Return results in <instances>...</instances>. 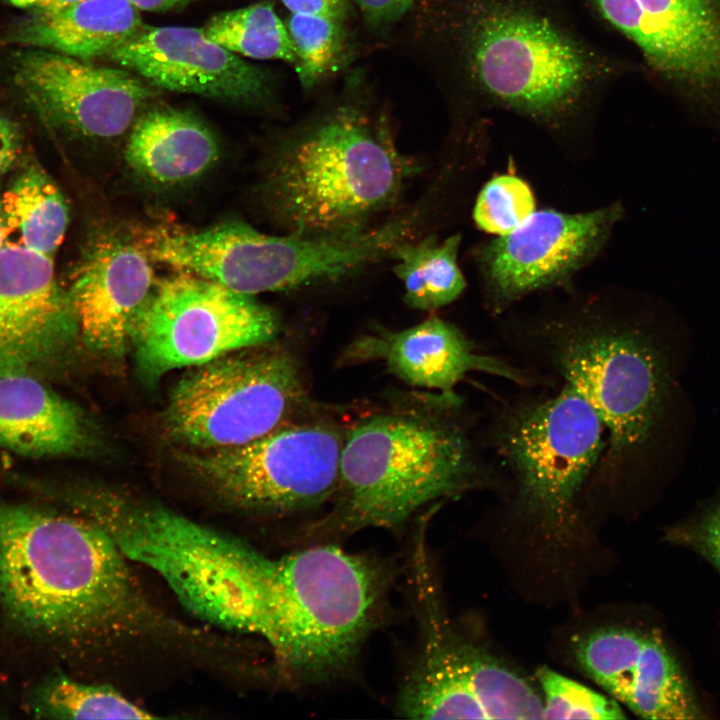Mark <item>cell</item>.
<instances>
[{
  "mask_svg": "<svg viewBox=\"0 0 720 720\" xmlns=\"http://www.w3.org/2000/svg\"><path fill=\"white\" fill-rule=\"evenodd\" d=\"M108 57L172 92L237 104H257L270 93L262 69L207 38L202 28L143 25Z\"/></svg>",
  "mask_w": 720,
  "mask_h": 720,
  "instance_id": "obj_18",
  "label": "cell"
},
{
  "mask_svg": "<svg viewBox=\"0 0 720 720\" xmlns=\"http://www.w3.org/2000/svg\"><path fill=\"white\" fill-rule=\"evenodd\" d=\"M90 444L88 423L71 402L37 376L0 377V447L30 457L82 452Z\"/></svg>",
  "mask_w": 720,
  "mask_h": 720,
  "instance_id": "obj_20",
  "label": "cell"
},
{
  "mask_svg": "<svg viewBox=\"0 0 720 720\" xmlns=\"http://www.w3.org/2000/svg\"><path fill=\"white\" fill-rule=\"evenodd\" d=\"M278 328L275 313L252 296L179 271L156 280L129 340L139 368L154 378L272 342Z\"/></svg>",
  "mask_w": 720,
  "mask_h": 720,
  "instance_id": "obj_10",
  "label": "cell"
},
{
  "mask_svg": "<svg viewBox=\"0 0 720 720\" xmlns=\"http://www.w3.org/2000/svg\"><path fill=\"white\" fill-rule=\"evenodd\" d=\"M38 716L53 719H153L150 711L106 685L78 682L59 674L34 694Z\"/></svg>",
  "mask_w": 720,
  "mask_h": 720,
  "instance_id": "obj_26",
  "label": "cell"
},
{
  "mask_svg": "<svg viewBox=\"0 0 720 720\" xmlns=\"http://www.w3.org/2000/svg\"><path fill=\"white\" fill-rule=\"evenodd\" d=\"M12 80L49 124L86 138L123 134L153 95L128 70L95 66L39 48L16 56Z\"/></svg>",
  "mask_w": 720,
  "mask_h": 720,
  "instance_id": "obj_13",
  "label": "cell"
},
{
  "mask_svg": "<svg viewBox=\"0 0 720 720\" xmlns=\"http://www.w3.org/2000/svg\"><path fill=\"white\" fill-rule=\"evenodd\" d=\"M341 19L290 14L286 27L296 54L295 70L301 85L310 88L339 64L344 53Z\"/></svg>",
  "mask_w": 720,
  "mask_h": 720,
  "instance_id": "obj_27",
  "label": "cell"
},
{
  "mask_svg": "<svg viewBox=\"0 0 720 720\" xmlns=\"http://www.w3.org/2000/svg\"><path fill=\"white\" fill-rule=\"evenodd\" d=\"M535 212L530 187L514 175L492 178L481 189L473 210L476 225L483 231L507 234Z\"/></svg>",
  "mask_w": 720,
  "mask_h": 720,
  "instance_id": "obj_29",
  "label": "cell"
},
{
  "mask_svg": "<svg viewBox=\"0 0 720 720\" xmlns=\"http://www.w3.org/2000/svg\"><path fill=\"white\" fill-rule=\"evenodd\" d=\"M453 22L471 88L537 121L573 114L615 72L542 0H461Z\"/></svg>",
  "mask_w": 720,
  "mask_h": 720,
  "instance_id": "obj_6",
  "label": "cell"
},
{
  "mask_svg": "<svg viewBox=\"0 0 720 720\" xmlns=\"http://www.w3.org/2000/svg\"><path fill=\"white\" fill-rule=\"evenodd\" d=\"M20 147L21 137L16 123L0 115V175L12 166Z\"/></svg>",
  "mask_w": 720,
  "mask_h": 720,
  "instance_id": "obj_33",
  "label": "cell"
},
{
  "mask_svg": "<svg viewBox=\"0 0 720 720\" xmlns=\"http://www.w3.org/2000/svg\"><path fill=\"white\" fill-rule=\"evenodd\" d=\"M127 560L86 516L0 502V607L32 637L76 648L191 637L146 598Z\"/></svg>",
  "mask_w": 720,
  "mask_h": 720,
  "instance_id": "obj_2",
  "label": "cell"
},
{
  "mask_svg": "<svg viewBox=\"0 0 720 720\" xmlns=\"http://www.w3.org/2000/svg\"><path fill=\"white\" fill-rule=\"evenodd\" d=\"M344 430L310 409L249 443L192 454L187 463L233 506L291 515L332 501Z\"/></svg>",
  "mask_w": 720,
  "mask_h": 720,
  "instance_id": "obj_9",
  "label": "cell"
},
{
  "mask_svg": "<svg viewBox=\"0 0 720 720\" xmlns=\"http://www.w3.org/2000/svg\"><path fill=\"white\" fill-rule=\"evenodd\" d=\"M138 10L162 12L184 6L193 0H128Z\"/></svg>",
  "mask_w": 720,
  "mask_h": 720,
  "instance_id": "obj_34",
  "label": "cell"
},
{
  "mask_svg": "<svg viewBox=\"0 0 720 720\" xmlns=\"http://www.w3.org/2000/svg\"><path fill=\"white\" fill-rule=\"evenodd\" d=\"M515 362L579 393L601 420L606 447L589 495L624 492L661 420L668 390L664 358L640 324L586 308L504 334Z\"/></svg>",
  "mask_w": 720,
  "mask_h": 720,
  "instance_id": "obj_4",
  "label": "cell"
},
{
  "mask_svg": "<svg viewBox=\"0 0 720 720\" xmlns=\"http://www.w3.org/2000/svg\"><path fill=\"white\" fill-rule=\"evenodd\" d=\"M573 653L589 678L639 717L703 718L685 671L655 630L598 627L575 640Z\"/></svg>",
  "mask_w": 720,
  "mask_h": 720,
  "instance_id": "obj_16",
  "label": "cell"
},
{
  "mask_svg": "<svg viewBox=\"0 0 720 720\" xmlns=\"http://www.w3.org/2000/svg\"><path fill=\"white\" fill-rule=\"evenodd\" d=\"M665 539L673 545L697 553L720 574V504L711 507L695 520L670 528Z\"/></svg>",
  "mask_w": 720,
  "mask_h": 720,
  "instance_id": "obj_30",
  "label": "cell"
},
{
  "mask_svg": "<svg viewBox=\"0 0 720 720\" xmlns=\"http://www.w3.org/2000/svg\"><path fill=\"white\" fill-rule=\"evenodd\" d=\"M502 489L482 429L455 393L395 394L345 425L324 528H398L430 504Z\"/></svg>",
  "mask_w": 720,
  "mask_h": 720,
  "instance_id": "obj_3",
  "label": "cell"
},
{
  "mask_svg": "<svg viewBox=\"0 0 720 720\" xmlns=\"http://www.w3.org/2000/svg\"><path fill=\"white\" fill-rule=\"evenodd\" d=\"M80 336L68 290L53 258L19 244L0 250V377L36 376L69 352Z\"/></svg>",
  "mask_w": 720,
  "mask_h": 720,
  "instance_id": "obj_15",
  "label": "cell"
},
{
  "mask_svg": "<svg viewBox=\"0 0 720 720\" xmlns=\"http://www.w3.org/2000/svg\"><path fill=\"white\" fill-rule=\"evenodd\" d=\"M482 428L519 517L561 528L577 520L606 447L605 428L572 387L496 400Z\"/></svg>",
  "mask_w": 720,
  "mask_h": 720,
  "instance_id": "obj_7",
  "label": "cell"
},
{
  "mask_svg": "<svg viewBox=\"0 0 720 720\" xmlns=\"http://www.w3.org/2000/svg\"><path fill=\"white\" fill-rule=\"evenodd\" d=\"M384 588L372 560L337 546L279 558L213 528L188 543L175 589L193 615L264 639L296 677L320 679L352 661Z\"/></svg>",
  "mask_w": 720,
  "mask_h": 720,
  "instance_id": "obj_1",
  "label": "cell"
},
{
  "mask_svg": "<svg viewBox=\"0 0 720 720\" xmlns=\"http://www.w3.org/2000/svg\"><path fill=\"white\" fill-rule=\"evenodd\" d=\"M15 6L22 8H33L36 0H10Z\"/></svg>",
  "mask_w": 720,
  "mask_h": 720,
  "instance_id": "obj_37",
  "label": "cell"
},
{
  "mask_svg": "<svg viewBox=\"0 0 720 720\" xmlns=\"http://www.w3.org/2000/svg\"><path fill=\"white\" fill-rule=\"evenodd\" d=\"M220 157L213 132L190 112L161 108L141 115L133 124L125 161L142 181L176 187L195 181Z\"/></svg>",
  "mask_w": 720,
  "mask_h": 720,
  "instance_id": "obj_21",
  "label": "cell"
},
{
  "mask_svg": "<svg viewBox=\"0 0 720 720\" xmlns=\"http://www.w3.org/2000/svg\"><path fill=\"white\" fill-rule=\"evenodd\" d=\"M290 14L323 15L343 19L348 0H281Z\"/></svg>",
  "mask_w": 720,
  "mask_h": 720,
  "instance_id": "obj_32",
  "label": "cell"
},
{
  "mask_svg": "<svg viewBox=\"0 0 720 720\" xmlns=\"http://www.w3.org/2000/svg\"><path fill=\"white\" fill-rule=\"evenodd\" d=\"M425 642L400 693V712L413 719H541V695L521 674L481 646L465 641L433 614L429 597Z\"/></svg>",
  "mask_w": 720,
  "mask_h": 720,
  "instance_id": "obj_11",
  "label": "cell"
},
{
  "mask_svg": "<svg viewBox=\"0 0 720 720\" xmlns=\"http://www.w3.org/2000/svg\"><path fill=\"white\" fill-rule=\"evenodd\" d=\"M82 0H36L33 8L36 13H51L67 8Z\"/></svg>",
  "mask_w": 720,
  "mask_h": 720,
  "instance_id": "obj_35",
  "label": "cell"
},
{
  "mask_svg": "<svg viewBox=\"0 0 720 720\" xmlns=\"http://www.w3.org/2000/svg\"><path fill=\"white\" fill-rule=\"evenodd\" d=\"M202 30L207 38L237 55L296 63L286 24L270 2L218 13Z\"/></svg>",
  "mask_w": 720,
  "mask_h": 720,
  "instance_id": "obj_25",
  "label": "cell"
},
{
  "mask_svg": "<svg viewBox=\"0 0 720 720\" xmlns=\"http://www.w3.org/2000/svg\"><path fill=\"white\" fill-rule=\"evenodd\" d=\"M366 22L379 27L399 20L411 8L413 0H354Z\"/></svg>",
  "mask_w": 720,
  "mask_h": 720,
  "instance_id": "obj_31",
  "label": "cell"
},
{
  "mask_svg": "<svg viewBox=\"0 0 720 720\" xmlns=\"http://www.w3.org/2000/svg\"><path fill=\"white\" fill-rule=\"evenodd\" d=\"M460 242L459 234L444 240L429 234L405 240L394 248L392 270L403 283L409 307L435 311L462 294L466 282L457 261Z\"/></svg>",
  "mask_w": 720,
  "mask_h": 720,
  "instance_id": "obj_24",
  "label": "cell"
},
{
  "mask_svg": "<svg viewBox=\"0 0 720 720\" xmlns=\"http://www.w3.org/2000/svg\"><path fill=\"white\" fill-rule=\"evenodd\" d=\"M382 362L407 385L444 394L472 372L489 374L523 388L546 386L544 379L515 361L482 352L456 325L431 315L399 331L375 327L342 352V366Z\"/></svg>",
  "mask_w": 720,
  "mask_h": 720,
  "instance_id": "obj_17",
  "label": "cell"
},
{
  "mask_svg": "<svg viewBox=\"0 0 720 720\" xmlns=\"http://www.w3.org/2000/svg\"><path fill=\"white\" fill-rule=\"evenodd\" d=\"M135 235L103 231L87 245L68 293L79 334L94 351L120 355L134 318L156 282Z\"/></svg>",
  "mask_w": 720,
  "mask_h": 720,
  "instance_id": "obj_19",
  "label": "cell"
},
{
  "mask_svg": "<svg viewBox=\"0 0 720 720\" xmlns=\"http://www.w3.org/2000/svg\"><path fill=\"white\" fill-rule=\"evenodd\" d=\"M271 342L197 366L175 387L170 433L207 450L249 443L312 407L297 356Z\"/></svg>",
  "mask_w": 720,
  "mask_h": 720,
  "instance_id": "obj_8",
  "label": "cell"
},
{
  "mask_svg": "<svg viewBox=\"0 0 720 720\" xmlns=\"http://www.w3.org/2000/svg\"><path fill=\"white\" fill-rule=\"evenodd\" d=\"M649 66L720 123V0H589Z\"/></svg>",
  "mask_w": 720,
  "mask_h": 720,
  "instance_id": "obj_12",
  "label": "cell"
},
{
  "mask_svg": "<svg viewBox=\"0 0 720 720\" xmlns=\"http://www.w3.org/2000/svg\"><path fill=\"white\" fill-rule=\"evenodd\" d=\"M619 217L617 206L579 214L535 211L482 252L489 306L500 313L531 292L562 283L599 251Z\"/></svg>",
  "mask_w": 720,
  "mask_h": 720,
  "instance_id": "obj_14",
  "label": "cell"
},
{
  "mask_svg": "<svg viewBox=\"0 0 720 720\" xmlns=\"http://www.w3.org/2000/svg\"><path fill=\"white\" fill-rule=\"evenodd\" d=\"M143 25L128 0H82L56 12L36 13L18 27L14 40L86 61L109 56Z\"/></svg>",
  "mask_w": 720,
  "mask_h": 720,
  "instance_id": "obj_22",
  "label": "cell"
},
{
  "mask_svg": "<svg viewBox=\"0 0 720 720\" xmlns=\"http://www.w3.org/2000/svg\"><path fill=\"white\" fill-rule=\"evenodd\" d=\"M1 188H0V250L3 247L4 243L6 242V232L3 222V216H2V208H1Z\"/></svg>",
  "mask_w": 720,
  "mask_h": 720,
  "instance_id": "obj_36",
  "label": "cell"
},
{
  "mask_svg": "<svg viewBox=\"0 0 720 720\" xmlns=\"http://www.w3.org/2000/svg\"><path fill=\"white\" fill-rule=\"evenodd\" d=\"M421 169L382 118L342 106L267 152L257 194L283 233L347 235L379 224Z\"/></svg>",
  "mask_w": 720,
  "mask_h": 720,
  "instance_id": "obj_5",
  "label": "cell"
},
{
  "mask_svg": "<svg viewBox=\"0 0 720 720\" xmlns=\"http://www.w3.org/2000/svg\"><path fill=\"white\" fill-rule=\"evenodd\" d=\"M1 208L6 240L53 258L69 223L66 200L55 182L40 168L29 167L2 192Z\"/></svg>",
  "mask_w": 720,
  "mask_h": 720,
  "instance_id": "obj_23",
  "label": "cell"
},
{
  "mask_svg": "<svg viewBox=\"0 0 720 720\" xmlns=\"http://www.w3.org/2000/svg\"><path fill=\"white\" fill-rule=\"evenodd\" d=\"M544 719H623L619 702L546 666L536 671Z\"/></svg>",
  "mask_w": 720,
  "mask_h": 720,
  "instance_id": "obj_28",
  "label": "cell"
}]
</instances>
